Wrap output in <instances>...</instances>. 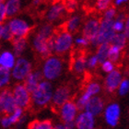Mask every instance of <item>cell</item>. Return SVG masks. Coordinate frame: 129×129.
I'll return each instance as SVG.
<instances>
[{
  "mask_svg": "<svg viewBox=\"0 0 129 129\" xmlns=\"http://www.w3.org/2000/svg\"><path fill=\"white\" fill-rule=\"evenodd\" d=\"M53 85L49 80H41L37 88L30 93L31 102L37 107H43L51 102L53 96Z\"/></svg>",
  "mask_w": 129,
  "mask_h": 129,
  "instance_id": "obj_1",
  "label": "cell"
},
{
  "mask_svg": "<svg viewBox=\"0 0 129 129\" xmlns=\"http://www.w3.org/2000/svg\"><path fill=\"white\" fill-rule=\"evenodd\" d=\"M64 70V63L62 59L56 55H49L45 58V61L43 63L42 74L43 78L46 80L53 81L55 80L62 75Z\"/></svg>",
  "mask_w": 129,
  "mask_h": 129,
  "instance_id": "obj_2",
  "label": "cell"
},
{
  "mask_svg": "<svg viewBox=\"0 0 129 129\" xmlns=\"http://www.w3.org/2000/svg\"><path fill=\"white\" fill-rule=\"evenodd\" d=\"M74 44L73 34L64 29L62 30H55L54 34V53L61 55L68 53Z\"/></svg>",
  "mask_w": 129,
  "mask_h": 129,
  "instance_id": "obj_3",
  "label": "cell"
},
{
  "mask_svg": "<svg viewBox=\"0 0 129 129\" xmlns=\"http://www.w3.org/2000/svg\"><path fill=\"white\" fill-rule=\"evenodd\" d=\"M31 44L35 52L43 58L48 57L49 55H51L54 53V37H53V35L50 38H45L36 32L34 36L32 37Z\"/></svg>",
  "mask_w": 129,
  "mask_h": 129,
  "instance_id": "obj_4",
  "label": "cell"
},
{
  "mask_svg": "<svg viewBox=\"0 0 129 129\" xmlns=\"http://www.w3.org/2000/svg\"><path fill=\"white\" fill-rule=\"evenodd\" d=\"M7 24L10 29L13 37L27 38V36L31 31V25L30 24V22L22 18L19 17L10 18L9 20L7 22Z\"/></svg>",
  "mask_w": 129,
  "mask_h": 129,
  "instance_id": "obj_5",
  "label": "cell"
},
{
  "mask_svg": "<svg viewBox=\"0 0 129 129\" xmlns=\"http://www.w3.org/2000/svg\"><path fill=\"white\" fill-rule=\"evenodd\" d=\"M32 64L31 63L24 57L19 56L16 59L14 67H12L11 77L17 81H24L27 76L31 72Z\"/></svg>",
  "mask_w": 129,
  "mask_h": 129,
  "instance_id": "obj_6",
  "label": "cell"
},
{
  "mask_svg": "<svg viewBox=\"0 0 129 129\" xmlns=\"http://www.w3.org/2000/svg\"><path fill=\"white\" fill-rule=\"evenodd\" d=\"M113 19H102L100 20L99 31L97 35V44L101 43H109L110 44L115 31L113 30Z\"/></svg>",
  "mask_w": 129,
  "mask_h": 129,
  "instance_id": "obj_7",
  "label": "cell"
},
{
  "mask_svg": "<svg viewBox=\"0 0 129 129\" xmlns=\"http://www.w3.org/2000/svg\"><path fill=\"white\" fill-rule=\"evenodd\" d=\"M100 19L97 18H90L83 24L82 27V35L87 38L89 42V44L97 47V35L99 31Z\"/></svg>",
  "mask_w": 129,
  "mask_h": 129,
  "instance_id": "obj_8",
  "label": "cell"
},
{
  "mask_svg": "<svg viewBox=\"0 0 129 129\" xmlns=\"http://www.w3.org/2000/svg\"><path fill=\"white\" fill-rule=\"evenodd\" d=\"M12 94L14 100L17 104V107H20L22 109H26L30 106L31 99H30V93L26 89L24 83H19L14 87Z\"/></svg>",
  "mask_w": 129,
  "mask_h": 129,
  "instance_id": "obj_9",
  "label": "cell"
},
{
  "mask_svg": "<svg viewBox=\"0 0 129 129\" xmlns=\"http://www.w3.org/2000/svg\"><path fill=\"white\" fill-rule=\"evenodd\" d=\"M17 108L12 91L8 89H2L0 91V112L9 114Z\"/></svg>",
  "mask_w": 129,
  "mask_h": 129,
  "instance_id": "obj_10",
  "label": "cell"
},
{
  "mask_svg": "<svg viewBox=\"0 0 129 129\" xmlns=\"http://www.w3.org/2000/svg\"><path fill=\"white\" fill-rule=\"evenodd\" d=\"M121 116V108L118 103H111L105 108L104 110V118L105 121L110 126L114 127L119 123Z\"/></svg>",
  "mask_w": 129,
  "mask_h": 129,
  "instance_id": "obj_11",
  "label": "cell"
},
{
  "mask_svg": "<svg viewBox=\"0 0 129 129\" xmlns=\"http://www.w3.org/2000/svg\"><path fill=\"white\" fill-rule=\"evenodd\" d=\"M66 13H67V10H66V8H64L63 2L57 1V2L54 3L47 9L45 13V18L48 20V22L54 23V22H56L62 19L66 15Z\"/></svg>",
  "mask_w": 129,
  "mask_h": 129,
  "instance_id": "obj_12",
  "label": "cell"
},
{
  "mask_svg": "<svg viewBox=\"0 0 129 129\" xmlns=\"http://www.w3.org/2000/svg\"><path fill=\"white\" fill-rule=\"evenodd\" d=\"M71 96V90L67 86H61L53 92L51 102L54 107L60 108L64 102L69 101Z\"/></svg>",
  "mask_w": 129,
  "mask_h": 129,
  "instance_id": "obj_13",
  "label": "cell"
},
{
  "mask_svg": "<svg viewBox=\"0 0 129 129\" xmlns=\"http://www.w3.org/2000/svg\"><path fill=\"white\" fill-rule=\"evenodd\" d=\"M78 109L77 105L72 101H67L60 107V116L63 122H73L75 121L76 117L78 115Z\"/></svg>",
  "mask_w": 129,
  "mask_h": 129,
  "instance_id": "obj_14",
  "label": "cell"
},
{
  "mask_svg": "<svg viewBox=\"0 0 129 129\" xmlns=\"http://www.w3.org/2000/svg\"><path fill=\"white\" fill-rule=\"evenodd\" d=\"M75 125L78 129H94L95 116L86 111L78 113L75 119Z\"/></svg>",
  "mask_w": 129,
  "mask_h": 129,
  "instance_id": "obj_15",
  "label": "cell"
},
{
  "mask_svg": "<svg viewBox=\"0 0 129 129\" xmlns=\"http://www.w3.org/2000/svg\"><path fill=\"white\" fill-rule=\"evenodd\" d=\"M123 79V74L120 70L114 69L108 73L105 78V89L109 92H114Z\"/></svg>",
  "mask_w": 129,
  "mask_h": 129,
  "instance_id": "obj_16",
  "label": "cell"
},
{
  "mask_svg": "<svg viewBox=\"0 0 129 129\" xmlns=\"http://www.w3.org/2000/svg\"><path fill=\"white\" fill-rule=\"evenodd\" d=\"M104 110V102L101 97L92 96L89 98L88 102L85 105L83 111H86L88 113H91L93 116H98Z\"/></svg>",
  "mask_w": 129,
  "mask_h": 129,
  "instance_id": "obj_17",
  "label": "cell"
},
{
  "mask_svg": "<svg viewBox=\"0 0 129 129\" xmlns=\"http://www.w3.org/2000/svg\"><path fill=\"white\" fill-rule=\"evenodd\" d=\"M43 80V74L42 71L39 70H35L32 71L27 76V78L24 79V85L28 91L31 93L36 88H37L38 84L40 83V81Z\"/></svg>",
  "mask_w": 129,
  "mask_h": 129,
  "instance_id": "obj_18",
  "label": "cell"
},
{
  "mask_svg": "<svg viewBox=\"0 0 129 129\" xmlns=\"http://www.w3.org/2000/svg\"><path fill=\"white\" fill-rule=\"evenodd\" d=\"M7 18L16 17L21 9V1L20 0H6L4 2Z\"/></svg>",
  "mask_w": 129,
  "mask_h": 129,
  "instance_id": "obj_19",
  "label": "cell"
},
{
  "mask_svg": "<svg viewBox=\"0 0 129 129\" xmlns=\"http://www.w3.org/2000/svg\"><path fill=\"white\" fill-rule=\"evenodd\" d=\"M72 70L73 72L81 75L83 74L87 69V57L82 54H79L74 57L72 61Z\"/></svg>",
  "mask_w": 129,
  "mask_h": 129,
  "instance_id": "obj_20",
  "label": "cell"
},
{
  "mask_svg": "<svg viewBox=\"0 0 129 129\" xmlns=\"http://www.w3.org/2000/svg\"><path fill=\"white\" fill-rule=\"evenodd\" d=\"M12 42V47H13V53L17 57L20 56L25 50L27 49L28 41L25 37H13L11 40Z\"/></svg>",
  "mask_w": 129,
  "mask_h": 129,
  "instance_id": "obj_21",
  "label": "cell"
},
{
  "mask_svg": "<svg viewBox=\"0 0 129 129\" xmlns=\"http://www.w3.org/2000/svg\"><path fill=\"white\" fill-rule=\"evenodd\" d=\"M17 56L11 51H4L0 54V67L12 69L16 62Z\"/></svg>",
  "mask_w": 129,
  "mask_h": 129,
  "instance_id": "obj_22",
  "label": "cell"
},
{
  "mask_svg": "<svg viewBox=\"0 0 129 129\" xmlns=\"http://www.w3.org/2000/svg\"><path fill=\"white\" fill-rule=\"evenodd\" d=\"M81 23H82V19L79 15L71 16L64 23V30L73 34L79 30Z\"/></svg>",
  "mask_w": 129,
  "mask_h": 129,
  "instance_id": "obj_23",
  "label": "cell"
},
{
  "mask_svg": "<svg viewBox=\"0 0 129 129\" xmlns=\"http://www.w3.org/2000/svg\"><path fill=\"white\" fill-rule=\"evenodd\" d=\"M128 18L127 15L124 12L117 13L115 19H113V30L115 32H123L125 25V20Z\"/></svg>",
  "mask_w": 129,
  "mask_h": 129,
  "instance_id": "obj_24",
  "label": "cell"
},
{
  "mask_svg": "<svg viewBox=\"0 0 129 129\" xmlns=\"http://www.w3.org/2000/svg\"><path fill=\"white\" fill-rule=\"evenodd\" d=\"M127 39L128 38L124 34V32H115V34L113 36L110 44L117 46L118 48L121 49L122 51H124L127 44Z\"/></svg>",
  "mask_w": 129,
  "mask_h": 129,
  "instance_id": "obj_25",
  "label": "cell"
},
{
  "mask_svg": "<svg viewBox=\"0 0 129 129\" xmlns=\"http://www.w3.org/2000/svg\"><path fill=\"white\" fill-rule=\"evenodd\" d=\"M109 43H101L97 46V51H96V55L97 59L99 61V64L102 63L103 61L108 59V50H109Z\"/></svg>",
  "mask_w": 129,
  "mask_h": 129,
  "instance_id": "obj_26",
  "label": "cell"
},
{
  "mask_svg": "<svg viewBox=\"0 0 129 129\" xmlns=\"http://www.w3.org/2000/svg\"><path fill=\"white\" fill-rule=\"evenodd\" d=\"M11 71L10 69L0 67V89H2L9 84L11 80Z\"/></svg>",
  "mask_w": 129,
  "mask_h": 129,
  "instance_id": "obj_27",
  "label": "cell"
},
{
  "mask_svg": "<svg viewBox=\"0 0 129 129\" xmlns=\"http://www.w3.org/2000/svg\"><path fill=\"white\" fill-rule=\"evenodd\" d=\"M122 50L120 48H118L117 46L110 44L109 46V50H108V59L113 62L114 64L117 63L121 58L122 55Z\"/></svg>",
  "mask_w": 129,
  "mask_h": 129,
  "instance_id": "obj_28",
  "label": "cell"
},
{
  "mask_svg": "<svg viewBox=\"0 0 129 129\" xmlns=\"http://www.w3.org/2000/svg\"><path fill=\"white\" fill-rule=\"evenodd\" d=\"M54 125L50 120H35L29 124V129H53Z\"/></svg>",
  "mask_w": 129,
  "mask_h": 129,
  "instance_id": "obj_29",
  "label": "cell"
},
{
  "mask_svg": "<svg viewBox=\"0 0 129 129\" xmlns=\"http://www.w3.org/2000/svg\"><path fill=\"white\" fill-rule=\"evenodd\" d=\"M6 115H8V118L9 120V122H10L11 125L15 124L19 122V120L23 115V109L20 107H17L12 113H9V114H6Z\"/></svg>",
  "mask_w": 129,
  "mask_h": 129,
  "instance_id": "obj_30",
  "label": "cell"
},
{
  "mask_svg": "<svg viewBox=\"0 0 129 129\" xmlns=\"http://www.w3.org/2000/svg\"><path fill=\"white\" fill-rule=\"evenodd\" d=\"M101 89H102V87L98 82H90L87 85L86 89L84 91H86L87 93H89L90 96H95V95L99 94L101 92Z\"/></svg>",
  "mask_w": 129,
  "mask_h": 129,
  "instance_id": "obj_31",
  "label": "cell"
},
{
  "mask_svg": "<svg viewBox=\"0 0 129 129\" xmlns=\"http://www.w3.org/2000/svg\"><path fill=\"white\" fill-rule=\"evenodd\" d=\"M90 97L91 96H90L89 93H87L86 91H84L83 93L80 95V97H79V98L77 100V102H75L76 105H77V107H78V111L84 110L85 105H86V103L88 102V101L89 100Z\"/></svg>",
  "mask_w": 129,
  "mask_h": 129,
  "instance_id": "obj_32",
  "label": "cell"
},
{
  "mask_svg": "<svg viewBox=\"0 0 129 129\" xmlns=\"http://www.w3.org/2000/svg\"><path fill=\"white\" fill-rule=\"evenodd\" d=\"M120 96H125L129 91V80L127 78H123L121 83L119 84L118 88L116 89Z\"/></svg>",
  "mask_w": 129,
  "mask_h": 129,
  "instance_id": "obj_33",
  "label": "cell"
},
{
  "mask_svg": "<svg viewBox=\"0 0 129 129\" xmlns=\"http://www.w3.org/2000/svg\"><path fill=\"white\" fill-rule=\"evenodd\" d=\"M13 39V35L11 33L10 29L8 27V25L7 23L3 24V30H2V34H1V40L6 41V42H9Z\"/></svg>",
  "mask_w": 129,
  "mask_h": 129,
  "instance_id": "obj_34",
  "label": "cell"
},
{
  "mask_svg": "<svg viewBox=\"0 0 129 129\" xmlns=\"http://www.w3.org/2000/svg\"><path fill=\"white\" fill-rule=\"evenodd\" d=\"M113 0H97L96 2V8L100 12H103L105 9L110 8L112 6Z\"/></svg>",
  "mask_w": 129,
  "mask_h": 129,
  "instance_id": "obj_35",
  "label": "cell"
},
{
  "mask_svg": "<svg viewBox=\"0 0 129 129\" xmlns=\"http://www.w3.org/2000/svg\"><path fill=\"white\" fill-rule=\"evenodd\" d=\"M102 13H103L102 19H115L116 15H117V9H116L114 7H112V6H111L110 8H108L107 9H105Z\"/></svg>",
  "mask_w": 129,
  "mask_h": 129,
  "instance_id": "obj_36",
  "label": "cell"
},
{
  "mask_svg": "<svg viewBox=\"0 0 129 129\" xmlns=\"http://www.w3.org/2000/svg\"><path fill=\"white\" fill-rule=\"evenodd\" d=\"M64 8H66V10L67 12H74V11L77 9L78 8V2L77 0H64Z\"/></svg>",
  "mask_w": 129,
  "mask_h": 129,
  "instance_id": "obj_37",
  "label": "cell"
},
{
  "mask_svg": "<svg viewBox=\"0 0 129 129\" xmlns=\"http://www.w3.org/2000/svg\"><path fill=\"white\" fill-rule=\"evenodd\" d=\"M101 67H102V70L105 73H109L111 71H113L115 68V64L112 61H110L109 59L105 60L102 63H101Z\"/></svg>",
  "mask_w": 129,
  "mask_h": 129,
  "instance_id": "obj_38",
  "label": "cell"
},
{
  "mask_svg": "<svg viewBox=\"0 0 129 129\" xmlns=\"http://www.w3.org/2000/svg\"><path fill=\"white\" fill-rule=\"evenodd\" d=\"M74 43L76 45L78 46V47H87L88 45H89V40L85 38L83 35H80V36H78L74 39Z\"/></svg>",
  "mask_w": 129,
  "mask_h": 129,
  "instance_id": "obj_39",
  "label": "cell"
},
{
  "mask_svg": "<svg viewBox=\"0 0 129 129\" xmlns=\"http://www.w3.org/2000/svg\"><path fill=\"white\" fill-rule=\"evenodd\" d=\"M98 64H99V61H98L95 54L90 55L87 58V68L88 69H94Z\"/></svg>",
  "mask_w": 129,
  "mask_h": 129,
  "instance_id": "obj_40",
  "label": "cell"
},
{
  "mask_svg": "<svg viewBox=\"0 0 129 129\" xmlns=\"http://www.w3.org/2000/svg\"><path fill=\"white\" fill-rule=\"evenodd\" d=\"M7 19V14L5 10L4 3H0V23H4Z\"/></svg>",
  "mask_w": 129,
  "mask_h": 129,
  "instance_id": "obj_41",
  "label": "cell"
},
{
  "mask_svg": "<svg viewBox=\"0 0 129 129\" xmlns=\"http://www.w3.org/2000/svg\"><path fill=\"white\" fill-rule=\"evenodd\" d=\"M0 124H1V125H2L4 128H8L9 126H11L10 122H9V120H8V115L4 116V117L1 119Z\"/></svg>",
  "mask_w": 129,
  "mask_h": 129,
  "instance_id": "obj_42",
  "label": "cell"
},
{
  "mask_svg": "<svg viewBox=\"0 0 129 129\" xmlns=\"http://www.w3.org/2000/svg\"><path fill=\"white\" fill-rule=\"evenodd\" d=\"M64 129H75L76 125H75V121L73 122H66L63 124Z\"/></svg>",
  "mask_w": 129,
  "mask_h": 129,
  "instance_id": "obj_43",
  "label": "cell"
},
{
  "mask_svg": "<svg viewBox=\"0 0 129 129\" xmlns=\"http://www.w3.org/2000/svg\"><path fill=\"white\" fill-rule=\"evenodd\" d=\"M128 2V0H114V5L116 7H121L123 5H125Z\"/></svg>",
  "mask_w": 129,
  "mask_h": 129,
  "instance_id": "obj_44",
  "label": "cell"
},
{
  "mask_svg": "<svg viewBox=\"0 0 129 129\" xmlns=\"http://www.w3.org/2000/svg\"><path fill=\"white\" fill-rule=\"evenodd\" d=\"M42 2H43V0H32V6L38 7L42 4Z\"/></svg>",
  "mask_w": 129,
  "mask_h": 129,
  "instance_id": "obj_45",
  "label": "cell"
},
{
  "mask_svg": "<svg viewBox=\"0 0 129 129\" xmlns=\"http://www.w3.org/2000/svg\"><path fill=\"white\" fill-rule=\"evenodd\" d=\"M53 129H64V125H63V124H59L54 125V126L53 127Z\"/></svg>",
  "mask_w": 129,
  "mask_h": 129,
  "instance_id": "obj_46",
  "label": "cell"
},
{
  "mask_svg": "<svg viewBox=\"0 0 129 129\" xmlns=\"http://www.w3.org/2000/svg\"><path fill=\"white\" fill-rule=\"evenodd\" d=\"M3 24H4V23H0V40H1V34H2V30H3Z\"/></svg>",
  "mask_w": 129,
  "mask_h": 129,
  "instance_id": "obj_47",
  "label": "cell"
},
{
  "mask_svg": "<svg viewBox=\"0 0 129 129\" xmlns=\"http://www.w3.org/2000/svg\"><path fill=\"white\" fill-rule=\"evenodd\" d=\"M5 1H6V0H0V3H4Z\"/></svg>",
  "mask_w": 129,
  "mask_h": 129,
  "instance_id": "obj_48",
  "label": "cell"
},
{
  "mask_svg": "<svg viewBox=\"0 0 129 129\" xmlns=\"http://www.w3.org/2000/svg\"><path fill=\"white\" fill-rule=\"evenodd\" d=\"M0 122H1V118H0Z\"/></svg>",
  "mask_w": 129,
  "mask_h": 129,
  "instance_id": "obj_49",
  "label": "cell"
}]
</instances>
